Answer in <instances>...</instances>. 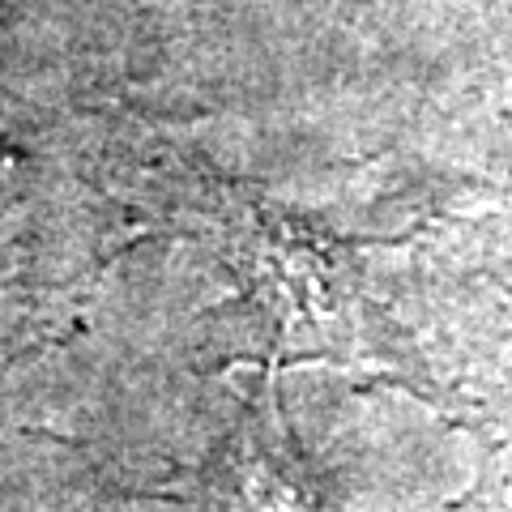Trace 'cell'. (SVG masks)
I'll return each mask as SVG.
<instances>
[{"label":"cell","instance_id":"6da1fadb","mask_svg":"<svg viewBox=\"0 0 512 512\" xmlns=\"http://www.w3.org/2000/svg\"><path fill=\"white\" fill-rule=\"evenodd\" d=\"M9 180H13V163H9V154H0V197H5Z\"/></svg>","mask_w":512,"mask_h":512}]
</instances>
